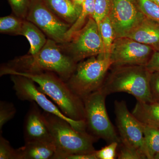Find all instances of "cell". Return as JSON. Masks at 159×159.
<instances>
[{"label":"cell","instance_id":"1","mask_svg":"<svg viewBox=\"0 0 159 159\" xmlns=\"http://www.w3.org/2000/svg\"><path fill=\"white\" fill-rule=\"evenodd\" d=\"M20 75L30 78L38 84L39 89L50 97L65 116L75 121L85 120L82 99L75 95L57 74L50 72H17L2 66L0 75Z\"/></svg>","mask_w":159,"mask_h":159},{"label":"cell","instance_id":"2","mask_svg":"<svg viewBox=\"0 0 159 159\" xmlns=\"http://www.w3.org/2000/svg\"><path fill=\"white\" fill-rule=\"evenodd\" d=\"M77 64L58 43L48 39L37 54L15 58L3 66L17 72H52L66 82L74 73Z\"/></svg>","mask_w":159,"mask_h":159},{"label":"cell","instance_id":"3","mask_svg":"<svg viewBox=\"0 0 159 159\" xmlns=\"http://www.w3.org/2000/svg\"><path fill=\"white\" fill-rule=\"evenodd\" d=\"M52 141L56 147L54 159H64L69 155L95 152L94 144L98 139L87 131H80L68 121L43 111Z\"/></svg>","mask_w":159,"mask_h":159},{"label":"cell","instance_id":"4","mask_svg":"<svg viewBox=\"0 0 159 159\" xmlns=\"http://www.w3.org/2000/svg\"><path fill=\"white\" fill-rule=\"evenodd\" d=\"M101 89L108 96L114 93H127L137 101L152 102L149 88L150 72L145 66H112Z\"/></svg>","mask_w":159,"mask_h":159},{"label":"cell","instance_id":"5","mask_svg":"<svg viewBox=\"0 0 159 159\" xmlns=\"http://www.w3.org/2000/svg\"><path fill=\"white\" fill-rule=\"evenodd\" d=\"M112 65L110 57L104 53L89 57L77 63L75 70L66 83L83 100L101 88Z\"/></svg>","mask_w":159,"mask_h":159},{"label":"cell","instance_id":"6","mask_svg":"<svg viewBox=\"0 0 159 159\" xmlns=\"http://www.w3.org/2000/svg\"><path fill=\"white\" fill-rule=\"evenodd\" d=\"M107 95L101 89L95 91L83 99L86 129L97 139L108 143L121 142L120 137L111 123L106 107Z\"/></svg>","mask_w":159,"mask_h":159},{"label":"cell","instance_id":"7","mask_svg":"<svg viewBox=\"0 0 159 159\" xmlns=\"http://www.w3.org/2000/svg\"><path fill=\"white\" fill-rule=\"evenodd\" d=\"M63 51L75 62L104 53L97 23L89 18L85 25L73 34L68 41L61 44Z\"/></svg>","mask_w":159,"mask_h":159},{"label":"cell","instance_id":"8","mask_svg":"<svg viewBox=\"0 0 159 159\" xmlns=\"http://www.w3.org/2000/svg\"><path fill=\"white\" fill-rule=\"evenodd\" d=\"M10 76L13 83V89L19 99L22 101L35 102L43 111L65 119L77 130L87 131L85 120L75 121L65 116L58 107L39 89L35 85V82L32 80L20 75H11Z\"/></svg>","mask_w":159,"mask_h":159},{"label":"cell","instance_id":"9","mask_svg":"<svg viewBox=\"0 0 159 159\" xmlns=\"http://www.w3.org/2000/svg\"><path fill=\"white\" fill-rule=\"evenodd\" d=\"M26 20L37 26L49 39L60 44L65 42L66 33L71 26L57 17L42 0H31Z\"/></svg>","mask_w":159,"mask_h":159},{"label":"cell","instance_id":"10","mask_svg":"<svg viewBox=\"0 0 159 159\" xmlns=\"http://www.w3.org/2000/svg\"><path fill=\"white\" fill-rule=\"evenodd\" d=\"M155 51L150 46L126 37L116 38L111 48L112 66H146Z\"/></svg>","mask_w":159,"mask_h":159},{"label":"cell","instance_id":"11","mask_svg":"<svg viewBox=\"0 0 159 159\" xmlns=\"http://www.w3.org/2000/svg\"><path fill=\"white\" fill-rule=\"evenodd\" d=\"M115 112L121 143L139 151L146 158L144 153L143 124L129 111L123 100L115 101Z\"/></svg>","mask_w":159,"mask_h":159},{"label":"cell","instance_id":"12","mask_svg":"<svg viewBox=\"0 0 159 159\" xmlns=\"http://www.w3.org/2000/svg\"><path fill=\"white\" fill-rule=\"evenodd\" d=\"M116 38L125 37L145 17L135 0H112L108 16Z\"/></svg>","mask_w":159,"mask_h":159},{"label":"cell","instance_id":"13","mask_svg":"<svg viewBox=\"0 0 159 159\" xmlns=\"http://www.w3.org/2000/svg\"><path fill=\"white\" fill-rule=\"evenodd\" d=\"M31 102L24 120L25 143L37 141L53 142L41 108L35 102Z\"/></svg>","mask_w":159,"mask_h":159},{"label":"cell","instance_id":"14","mask_svg":"<svg viewBox=\"0 0 159 159\" xmlns=\"http://www.w3.org/2000/svg\"><path fill=\"white\" fill-rule=\"evenodd\" d=\"M125 37L159 51V24L146 16Z\"/></svg>","mask_w":159,"mask_h":159},{"label":"cell","instance_id":"15","mask_svg":"<svg viewBox=\"0 0 159 159\" xmlns=\"http://www.w3.org/2000/svg\"><path fill=\"white\" fill-rule=\"evenodd\" d=\"M16 150L18 159H54L56 152L54 143L47 141L25 143Z\"/></svg>","mask_w":159,"mask_h":159},{"label":"cell","instance_id":"16","mask_svg":"<svg viewBox=\"0 0 159 159\" xmlns=\"http://www.w3.org/2000/svg\"><path fill=\"white\" fill-rule=\"evenodd\" d=\"M42 1L57 17L71 25L75 22L82 10V6L76 5L72 0Z\"/></svg>","mask_w":159,"mask_h":159},{"label":"cell","instance_id":"17","mask_svg":"<svg viewBox=\"0 0 159 159\" xmlns=\"http://www.w3.org/2000/svg\"><path fill=\"white\" fill-rule=\"evenodd\" d=\"M132 113L145 125L159 128V103L137 101Z\"/></svg>","mask_w":159,"mask_h":159},{"label":"cell","instance_id":"18","mask_svg":"<svg viewBox=\"0 0 159 159\" xmlns=\"http://www.w3.org/2000/svg\"><path fill=\"white\" fill-rule=\"evenodd\" d=\"M20 35L25 36L30 45L29 54L34 55L45 45L48 39L46 34L31 22L25 20Z\"/></svg>","mask_w":159,"mask_h":159},{"label":"cell","instance_id":"19","mask_svg":"<svg viewBox=\"0 0 159 159\" xmlns=\"http://www.w3.org/2000/svg\"><path fill=\"white\" fill-rule=\"evenodd\" d=\"M143 133L144 153L147 159H154L159 153V128L143 124Z\"/></svg>","mask_w":159,"mask_h":159},{"label":"cell","instance_id":"20","mask_svg":"<svg viewBox=\"0 0 159 159\" xmlns=\"http://www.w3.org/2000/svg\"><path fill=\"white\" fill-rule=\"evenodd\" d=\"M95 3V0H85L83 3L80 14L66 33L65 43L68 41L74 33L82 29L89 18L93 17Z\"/></svg>","mask_w":159,"mask_h":159},{"label":"cell","instance_id":"21","mask_svg":"<svg viewBox=\"0 0 159 159\" xmlns=\"http://www.w3.org/2000/svg\"><path fill=\"white\" fill-rule=\"evenodd\" d=\"M98 29L104 47V54L110 57L111 48L116 37L108 16L102 20Z\"/></svg>","mask_w":159,"mask_h":159},{"label":"cell","instance_id":"22","mask_svg":"<svg viewBox=\"0 0 159 159\" xmlns=\"http://www.w3.org/2000/svg\"><path fill=\"white\" fill-rule=\"evenodd\" d=\"M25 20L16 16H7L0 18V32L20 35Z\"/></svg>","mask_w":159,"mask_h":159},{"label":"cell","instance_id":"23","mask_svg":"<svg viewBox=\"0 0 159 159\" xmlns=\"http://www.w3.org/2000/svg\"><path fill=\"white\" fill-rule=\"evenodd\" d=\"M112 0H95L93 18L99 28L102 20L108 16L110 12Z\"/></svg>","mask_w":159,"mask_h":159},{"label":"cell","instance_id":"24","mask_svg":"<svg viewBox=\"0 0 159 159\" xmlns=\"http://www.w3.org/2000/svg\"><path fill=\"white\" fill-rule=\"evenodd\" d=\"M139 9L146 17L159 24V6L152 0H135Z\"/></svg>","mask_w":159,"mask_h":159},{"label":"cell","instance_id":"25","mask_svg":"<svg viewBox=\"0 0 159 159\" xmlns=\"http://www.w3.org/2000/svg\"><path fill=\"white\" fill-rule=\"evenodd\" d=\"M16 112V109L12 102L6 101L0 102V132L2 134L3 126L11 119Z\"/></svg>","mask_w":159,"mask_h":159},{"label":"cell","instance_id":"26","mask_svg":"<svg viewBox=\"0 0 159 159\" xmlns=\"http://www.w3.org/2000/svg\"><path fill=\"white\" fill-rule=\"evenodd\" d=\"M31 0H9L15 15L26 20Z\"/></svg>","mask_w":159,"mask_h":159},{"label":"cell","instance_id":"27","mask_svg":"<svg viewBox=\"0 0 159 159\" xmlns=\"http://www.w3.org/2000/svg\"><path fill=\"white\" fill-rule=\"evenodd\" d=\"M119 143L114 142L108 143L100 150H96L95 154L97 159H115L117 157V150Z\"/></svg>","mask_w":159,"mask_h":159},{"label":"cell","instance_id":"28","mask_svg":"<svg viewBox=\"0 0 159 159\" xmlns=\"http://www.w3.org/2000/svg\"><path fill=\"white\" fill-rule=\"evenodd\" d=\"M0 159H18L17 150L12 148L9 141L1 134L0 136Z\"/></svg>","mask_w":159,"mask_h":159},{"label":"cell","instance_id":"29","mask_svg":"<svg viewBox=\"0 0 159 159\" xmlns=\"http://www.w3.org/2000/svg\"><path fill=\"white\" fill-rule=\"evenodd\" d=\"M119 152L117 154V157L119 159H145V156L139 151L119 143Z\"/></svg>","mask_w":159,"mask_h":159},{"label":"cell","instance_id":"30","mask_svg":"<svg viewBox=\"0 0 159 159\" xmlns=\"http://www.w3.org/2000/svg\"><path fill=\"white\" fill-rule=\"evenodd\" d=\"M149 88L153 102L159 103V72H150Z\"/></svg>","mask_w":159,"mask_h":159},{"label":"cell","instance_id":"31","mask_svg":"<svg viewBox=\"0 0 159 159\" xmlns=\"http://www.w3.org/2000/svg\"><path fill=\"white\" fill-rule=\"evenodd\" d=\"M145 66L150 72H159V51L154 52Z\"/></svg>","mask_w":159,"mask_h":159},{"label":"cell","instance_id":"32","mask_svg":"<svg viewBox=\"0 0 159 159\" xmlns=\"http://www.w3.org/2000/svg\"><path fill=\"white\" fill-rule=\"evenodd\" d=\"M64 159H97L95 152L92 153H78L69 155Z\"/></svg>","mask_w":159,"mask_h":159},{"label":"cell","instance_id":"33","mask_svg":"<svg viewBox=\"0 0 159 159\" xmlns=\"http://www.w3.org/2000/svg\"><path fill=\"white\" fill-rule=\"evenodd\" d=\"M155 3L159 6V0H152Z\"/></svg>","mask_w":159,"mask_h":159},{"label":"cell","instance_id":"34","mask_svg":"<svg viewBox=\"0 0 159 159\" xmlns=\"http://www.w3.org/2000/svg\"><path fill=\"white\" fill-rule=\"evenodd\" d=\"M154 159H159V153L157 154L155 157Z\"/></svg>","mask_w":159,"mask_h":159},{"label":"cell","instance_id":"35","mask_svg":"<svg viewBox=\"0 0 159 159\" xmlns=\"http://www.w3.org/2000/svg\"><path fill=\"white\" fill-rule=\"evenodd\" d=\"M72 1H73V0H72Z\"/></svg>","mask_w":159,"mask_h":159}]
</instances>
